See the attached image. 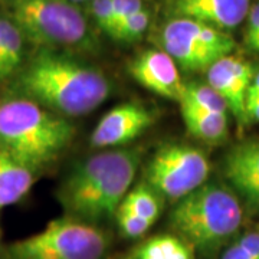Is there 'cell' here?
Listing matches in <instances>:
<instances>
[{
    "mask_svg": "<svg viewBox=\"0 0 259 259\" xmlns=\"http://www.w3.org/2000/svg\"><path fill=\"white\" fill-rule=\"evenodd\" d=\"M156 42L186 71H207L236 47L226 30L192 19H167L156 33Z\"/></svg>",
    "mask_w": 259,
    "mask_h": 259,
    "instance_id": "52a82bcc",
    "label": "cell"
},
{
    "mask_svg": "<svg viewBox=\"0 0 259 259\" xmlns=\"http://www.w3.org/2000/svg\"><path fill=\"white\" fill-rule=\"evenodd\" d=\"M243 221L239 197L221 183L196 189L175 203L170 226L193 249L214 253L239 232Z\"/></svg>",
    "mask_w": 259,
    "mask_h": 259,
    "instance_id": "277c9868",
    "label": "cell"
},
{
    "mask_svg": "<svg viewBox=\"0 0 259 259\" xmlns=\"http://www.w3.org/2000/svg\"><path fill=\"white\" fill-rule=\"evenodd\" d=\"M90 2H91V0H90Z\"/></svg>",
    "mask_w": 259,
    "mask_h": 259,
    "instance_id": "f1b7e54d",
    "label": "cell"
},
{
    "mask_svg": "<svg viewBox=\"0 0 259 259\" xmlns=\"http://www.w3.org/2000/svg\"><path fill=\"white\" fill-rule=\"evenodd\" d=\"M167 19H192L229 32L238 28L250 9V0H164Z\"/></svg>",
    "mask_w": 259,
    "mask_h": 259,
    "instance_id": "7c38bea8",
    "label": "cell"
},
{
    "mask_svg": "<svg viewBox=\"0 0 259 259\" xmlns=\"http://www.w3.org/2000/svg\"><path fill=\"white\" fill-rule=\"evenodd\" d=\"M91 15L97 26L110 35L114 28L112 0H91Z\"/></svg>",
    "mask_w": 259,
    "mask_h": 259,
    "instance_id": "7402d4cb",
    "label": "cell"
},
{
    "mask_svg": "<svg viewBox=\"0 0 259 259\" xmlns=\"http://www.w3.org/2000/svg\"><path fill=\"white\" fill-rule=\"evenodd\" d=\"M236 241L239 242L252 256L259 259V231L245 232Z\"/></svg>",
    "mask_w": 259,
    "mask_h": 259,
    "instance_id": "d4e9b609",
    "label": "cell"
},
{
    "mask_svg": "<svg viewBox=\"0 0 259 259\" xmlns=\"http://www.w3.org/2000/svg\"><path fill=\"white\" fill-rule=\"evenodd\" d=\"M114 216L117 219V225H118L121 235L125 238H130V239H137L140 236H143L153 226V222L131 212L122 204L118 206Z\"/></svg>",
    "mask_w": 259,
    "mask_h": 259,
    "instance_id": "44dd1931",
    "label": "cell"
},
{
    "mask_svg": "<svg viewBox=\"0 0 259 259\" xmlns=\"http://www.w3.org/2000/svg\"><path fill=\"white\" fill-rule=\"evenodd\" d=\"M221 259H256L255 256H252L248 250L242 246L238 241L232 242L231 245L223 250Z\"/></svg>",
    "mask_w": 259,
    "mask_h": 259,
    "instance_id": "484cf974",
    "label": "cell"
},
{
    "mask_svg": "<svg viewBox=\"0 0 259 259\" xmlns=\"http://www.w3.org/2000/svg\"><path fill=\"white\" fill-rule=\"evenodd\" d=\"M112 5H114V28L124 19L133 16L140 10L146 9L143 0H112Z\"/></svg>",
    "mask_w": 259,
    "mask_h": 259,
    "instance_id": "cb8c5ba5",
    "label": "cell"
},
{
    "mask_svg": "<svg viewBox=\"0 0 259 259\" xmlns=\"http://www.w3.org/2000/svg\"><path fill=\"white\" fill-rule=\"evenodd\" d=\"M140 160L139 148H111L85 158L58 189L65 214L94 225L114 216L131 189Z\"/></svg>",
    "mask_w": 259,
    "mask_h": 259,
    "instance_id": "7a4b0ae2",
    "label": "cell"
},
{
    "mask_svg": "<svg viewBox=\"0 0 259 259\" xmlns=\"http://www.w3.org/2000/svg\"><path fill=\"white\" fill-rule=\"evenodd\" d=\"M245 121L246 122H259V98H246Z\"/></svg>",
    "mask_w": 259,
    "mask_h": 259,
    "instance_id": "4316f807",
    "label": "cell"
},
{
    "mask_svg": "<svg viewBox=\"0 0 259 259\" xmlns=\"http://www.w3.org/2000/svg\"><path fill=\"white\" fill-rule=\"evenodd\" d=\"M179 104L190 105L199 110L210 112H225L228 114V104L222 95L213 90L209 83L189 82L186 83L185 93Z\"/></svg>",
    "mask_w": 259,
    "mask_h": 259,
    "instance_id": "d6986e66",
    "label": "cell"
},
{
    "mask_svg": "<svg viewBox=\"0 0 259 259\" xmlns=\"http://www.w3.org/2000/svg\"><path fill=\"white\" fill-rule=\"evenodd\" d=\"M134 259H194V255L193 248L176 233H161L143 242Z\"/></svg>",
    "mask_w": 259,
    "mask_h": 259,
    "instance_id": "e0dca14e",
    "label": "cell"
},
{
    "mask_svg": "<svg viewBox=\"0 0 259 259\" xmlns=\"http://www.w3.org/2000/svg\"><path fill=\"white\" fill-rule=\"evenodd\" d=\"M210 168L209 157L200 148L171 143L153 154L144 179L160 196L176 203L207 182Z\"/></svg>",
    "mask_w": 259,
    "mask_h": 259,
    "instance_id": "ba28073f",
    "label": "cell"
},
{
    "mask_svg": "<svg viewBox=\"0 0 259 259\" xmlns=\"http://www.w3.org/2000/svg\"><path fill=\"white\" fill-rule=\"evenodd\" d=\"M150 22H151L150 10H140L137 13H134L133 16L120 22L114 28L110 36L115 40H121V42H134L147 32Z\"/></svg>",
    "mask_w": 259,
    "mask_h": 259,
    "instance_id": "ffe728a7",
    "label": "cell"
},
{
    "mask_svg": "<svg viewBox=\"0 0 259 259\" xmlns=\"http://www.w3.org/2000/svg\"><path fill=\"white\" fill-rule=\"evenodd\" d=\"M180 111L187 131L206 143H219L228 137V114L199 110L180 104Z\"/></svg>",
    "mask_w": 259,
    "mask_h": 259,
    "instance_id": "9a60e30c",
    "label": "cell"
},
{
    "mask_svg": "<svg viewBox=\"0 0 259 259\" xmlns=\"http://www.w3.org/2000/svg\"><path fill=\"white\" fill-rule=\"evenodd\" d=\"M223 176L250 210L259 214V139L245 140L228 151Z\"/></svg>",
    "mask_w": 259,
    "mask_h": 259,
    "instance_id": "4fadbf2b",
    "label": "cell"
},
{
    "mask_svg": "<svg viewBox=\"0 0 259 259\" xmlns=\"http://www.w3.org/2000/svg\"><path fill=\"white\" fill-rule=\"evenodd\" d=\"M10 19L42 49H72L91 44L90 26L69 0H10Z\"/></svg>",
    "mask_w": 259,
    "mask_h": 259,
    "instance_id": "5b68a950",
    "label": "cell"
},
{
    "mask_svg": "<svg viewBox=\"0 0 259 259\" xmlns=\"http://www.w3.org/2000/svg\"><path fill=\"white\" fill-rule=\"evenodd\" d=\"M252 65L239 55L222 56L206 71L207 83L222 95L239 127L245 121V101L249 85L253 79Z\"/></svg>",
    "mask_w": 259,
    "mask_h": 259,
    "instance_id": "8fae6325",
    "label": "cell"
},
{
    "mask_svg": "<svg viewBox=\"0 0 259 259\" xmlns=\"http://www.w3.org/2000/svg\"><path fill=\"white\" fill-rule=\"evenodd\" d=\"M75 133L66 117L28 97L0 101V148L35 171L61 157Z\"/></svg>",
    "mask_w": 259,
    "mask_h": 259,
    "instance_id": "3957f363",
    "label": "cell"
},
{
    "mask_svg": "<svg viewBox=\"0 0 259 259\" xmlns=\"http://www.w3.org/2000/svg\"><path fill=\"white\" fill-rule=\"evenodd\" d=\"M25 36L12 19L0 18V81L19 72Z\"/></svg>",
    "mask_w": 259,
    "mask_h": 259,
    "instance_id": "2e32d148",
    "label": "cell"
},
{
    "mask_svg": "<svg viewBox=\"0 0 259 259\" xmlns=\"http://www.w3.org/2000/svg\"><path fill=\"white\" fill-rule=\"evenodd\" d=\"M35 183V170L0 148V210L20 202Z\"/></svg>",
    "mask_w": 259,
    "mask_h": 259,
    "instance_id": "5bb4252c",
    "label": "cell"
},
{
    "mask_svg": "<svg viewBox=\"0 0 259 259\" xmlns=\"http://www.w3.org/2000/svg\"><path fill=\"white\" fill-rule=\"evenodd\" d=\"M128 74L143 88L160 97L180 102L186 83L179 65L163 49H146L128 62Z\"/></svg>",
    "mask_w": 259,
    "mask_h": 259,
    "instance_id": "30bf717a",
    "label": "cell"
},
{
    "mask_svg": "<svg viewBox=\"0 0 259 259\" xmlns=\"http://www.w3.org/2000/svg\"><path fill=\"white\" fill-rule=\"evenodd\" d=\"M108 243L107 233L97 225L65 214L9 245L6 259H102Z\"/></svg>",
    "mask_w": 259,
    "mask_h": 259,
    "instance_id": "8992f818",
    "label": "cell"
},
{
    "mask_svg": "<svg viewBox=\"0 0 259 259\" xmlns=\"http://www.w3.org/2000/svg\"><path fill=\"white\" fill-rule=\"evenodd\" d=\"M131 212L147 219L150 222H156L161 213V200L160 194L153 190L147 183L136 186L125 194L124 200L121 202Z\"/></svg>",
    "mask_w": 259,
    "mask_h": 259,
    "instance_id": "ac0fdd59",
    "label": "cell"
},
{
    "mask_svg": "<svg viewBox=\"0 0 259 259\" xmlns=\"http://www.w3.org/2000/svg\"><path fill=\"white\" fill-rule=\"evenodd\" d=\"M245 44L249 49L259 52V2L250 8L246 16Z\"/></svg>",
    "mask_w": 259,
    "mask_h": 259,
    "instance_id": "603a6c76",
    "label": "cell"
},
{
    "mask_svg": "<svg viewBox=\"0 0 259 259\" xmlns=\"http://www.w3.org/2000/svg\"><path fill=\"white\" fill-rule=\"evenodd\" d=\"M246 98H259V72L255 74L252 83L249 85V90L246 94Z\"/></svg>",
    "mask_w": 259,
    "mask_h": 259,
    "instance_id": "83f0119b",
    "label": "cell"
},
{
    "mask_svg": "<svg viewBox=\"0 0 259 259\" xmlns=\"http://www.w3.org/2000/svg\"><path fill=\"white\" fill-rule=\"evenodd\" d=\"M154 121L156 117L148 107L140 102H124L102 115L90 143L94 148H118L139 139Z\"/></svg>",
    "mask_w": 259,
    "mask_h": 259,
    "instance_id": "9c48e42d",
    "label": "cell"
},
{
    "mask_svg": "<svg viewBox=\"0 0 259 259\" xmlns=\"http://www.w3.org/2000/svg\"><path fill=\"white\" fill-rule=\"evenodd\" d=\"M16 87L23 97L62 117H82L107 101L111 82L98 68L42 49L19 71Z\"/></svg>",
    "mask_w": 259,
    "mask_h": 259,
    "instance_id": "6da1fadb",
    "label": "cell"
}]
</instances>
